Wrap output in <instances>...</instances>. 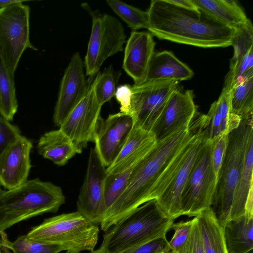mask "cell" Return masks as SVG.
<instances>
[{
	"label": "cell",
	"instance_id": "22",
	"mask_svg": "<svg viewBox=\"0 0 253 253\" xmlns=\"http://www.w3.org/2000/svg\"><path fill=\"white\" fill-rule=\"evenodd\" d=\"M191 1L199 10L235 30L243 27L249 20L235 0H191Z\"/></svg>",
	"mask_w": 253,
	"mask_h": 253
},
{
	"label": "cell",
	"instance_id": "31",
	"mask_svg": "<svg viewBox=\"0 0 253 253\" xmlns=\"http://www.w3.org/2000/svg\"><path fill=\"white\" fill-rule=\"evenodd\" d=\"M134 167L118 173L107 174L104 185V213L125 189Z\"/></svg>",
	"mask_w": 253,
	"mask_h": 253
},
{
	"label": "cell",
	"instance_id": "37",
	"mask_svg": "<svg viewBox=\"0 0 253 253\" xmlns=\"http://www.w3.org/2000/svg\"><path fill=\"white\" fill-rule=\"evenodd\" d=\"M228 138V134H222L212 141L211 161L217 179L225 157Z\"/></svg>",
	"mask_w": 253,
	"mask_h": 253
},
{
	"label": "cell",
	"instance_id": "35",
	"mask_svg": "<svg viewBox=\"0 0 253 253\" xmlns=\"http://www.w3.org/2000/svg\"><path fill=\"white\" fill-rule=\"evenodd\" d=\"M19 127L0 115V155L20 136Z\"/></svg>",
	"mask_w": 253,
	"mask_h": 253
},
{
	"label": "cell",
	"instance_id": "5",
	"mask_svg": "<svg viewBox=\"0 0 253 253\" xmlns=\"http://www.w3.org/2000/svg\"><path fill=\"white\" fill-rule=\"evenodd\" d=\"M253 133V121L250 118L241 119L238 127L228 134L226 153L211 205L222 227L231 220L234 193L243 169L249 138Z\"/></svg>",
	"mask_w": 253,
	"mask_h": 253
},
{
	"label": "cell",
	"instance_id": "41",
	"mask_svg": "<svg viewBox=\"0 0 253 253\" xmlns=\"http://www.w3.org/2000/svg\"><path fill=\"white\" fill-rule=\"evenodd\" d=\"M65 253H71L66 252ZM90 253H107L102 247L100 246V247L99 249H98L95 251L94 250L93 251L91 252Z\"/></svg>",
	"mask_w": 253,
	"mask_h": 253
},
{
	"label": "cell",
	"instance_id": "9",
	"mask_svg": "<svg viewBox=\"0 0 253 253\" xmlns=\"http://www.w3.org/2000/svg\"><path fill=\"white\" fill-rule=\"evenodd\" d=\"M126 40L124 28L115 17L108 14H93L84 61L86 75L90 77L96 75L107 58L123 51Z\"/></svg>",
	"mask_w": 253,
	"mask_h": 253
},
{
	"label": "cell",
	"instance_id": "21",
	"mask_svg": "<svg viewBox=\"0 0 253 253\" xmlns=\"http://www.w3.org/2000/svg\"><path fill=\"white\" fill-rule=\"evenodd\" d=\"M38 153L54 164L63 166L76 154L81 152L60 128L45 132L37 143Z\"/></svg>",
	"mask_w": 253,
	"mask_h": 253
},
{
	"label": "cell",
	"instance_id": "39",
	"mask_svg": "<svg viewBox=\"0 0 253 253\" xmlns=\"http://www.w3.org/2000/svg\"><path fill=\"white\" fill-rule=\"evenodd\" d=\"M167 1L175 6L186 10L195 11H199L191 1V0H167Z\"/></svg>",
	"mask_w": 253,
	"mask_h": 253
},
{
	"label": "cell",
	"instance_id": "2",
	"mask_svg": "<svg viewBox=\"0 0 253 253\" xmlns=\"http://www.w3.org/2000/svg\"><path fill=\"white\" fill-rule=\"evenodd\" d=\"M147 29L162 40L203 48L232 45L236 30L201 11L186 10L167 0H152Z\"/></svg>",
	"mask_w": 253,
	"mask_h": 253
},
{
	"label": "cell",
	"instance_id": "32",
	"mask_svg": "<svg viewBox=\"0 0 253 253\" xmlns=\"http://www.w3.org/2000/svg\"><path fill=\"white\" fill-rule=\"evenodd\" d=\"M93 81L96 97L102 106L114 96L117 88L115 73L112 66L102 72H99Z\"/></svg>",
	"mask_w": 253,
	"mask_h": 253
},
{
	"label": "cell",
	"instance_id": "7",
	"mask_svg": "<svg viewBox=\"0 0 253 253\" xmlns=\"http://www.w3.org/2000/svg\"><path fill=\"white\" fill-rule=\"evenodd\" d=\"M212 141L205 139L180 198L182 215L196 217L211 207L217 183L211 161Z\"/></svg>",
	"mask_w": 253,
	"mask_h": 253
},
{
	"label": "cell",
	"instance_id": "8",
	"mask_svg": "<svg viewBox=\"0 0 253 253\" xmlns=\"http://www.w3.org/2000/svg\"><path fill=\"white\" fill-rule=\"evenodd\" d=\"M23 2L0 8V55L14 74L24 51L37 50L30 41V8Z\"/></svg>",
	"mask_w": 253,
	"mask_h": 253
},
{
	"label": "cell",
	"instance_id": "36",
	"mask_svg": "<svg viewBox=\"0 0 253 253\" xmlns=\"http://www.w3.org/2000/svg\"><path fill=\"white\" fill-rule=\"evenodd\" d=\"M170 251L166 237L158 238L118 253H169Z\"/></svg>",
	"mask_w": 253,
	"mask_h": 253
},
{
	"label": "cell",
	"instance_id": "30",
	"mask_svg": "<svg viewBox=\"0 0 253 253\" xmlns=\"http://www.w3.org/2000/svg\"><path fill=\"white\" fill-rule=\"evenodd\" d=\"M253 76V48L246 53L230 70L225 78L223 90L230 92L235 86Z\"/></svg>",
	"mask_w": 253,
	"mask_h": 253
},
{
	"label": "cell",
	"instance_id": "28",
	"mask_svg": "<svg viewBox=\"0 0 253 253\" xmlns=\"http://www.w3.org/2000/svg\"><path fill=\"white\" fill-rule=\"evenodd\" d=\"M3 232L0 234V246L11 250L13 253H59L63 250L61 247L48 244L29 238L27 235L18 237L13 242L9 241Z\"/></svg>",
	"mask_w": 253,
	"mask_h": 253
},
{
	"label": "cell",
	"instance_id": "24",
	"mask_svg": "<svg viewBox=\"0 0 253 253\" xmlns=\"http://www.w3.org/2000/svg\"><path fill=\"white\" fill-rule=\"evenodd\" d=\"M253 133L249 138L243 169L235 189L231 211V220L243 215L245 212L247 200L253 192Z\"/></svg>",
	"mask_w": 253,
	"mask_h": 253
},
{
	"label": "cell",
	"instance_id": "38",
	"mask_svg": "<svg viewBox=\"0 0 253 253\" xmlns=\"http://www.w3.org/2000/svg\"><path fill=\"white\" fill-rule=\"evenodd\" d=\"M175 253H205L196 217L186 242L180 249Z\"/></svg>",
	"mask_w": 253,
	"mask_h": 253
},
{
	"label": "cell",
	"instance_id": "6",
	"mask_svg": "<svg viewBox=\"0 0 253 253\" xmlns=\"http://www.w3.org/2000/svg\"><path fill=\"white\" fill-rule=\"evenodd\" d=\"M99 232L97 225L77 211L46 218L27 236L35 241L59 246L66 252L80 253L94 251Z\"/></svg>",
	"mask_w": 253,
	"mask_h": 253
},
{
	"label": "cell",
	"instance_id": "34",
	"mask_svg": "<svg viewBox=\"0 0 253 253\" xmlns=\"http://www.w3.org/2000/svg\"><path fill=\"white\" fill-rule=\"evenodd\" d=\"M195 220V217L190 220L172 224L171 229H173L174 233L171 239L168 241L170 252L175 253L184 245L190 235Z\"/></svg>",
	"mask_w": 253,
	"mask_h": 253
},
{
	"label": "cell",
	"instance_id": "17",
	"mask_svg": "<svg viewBox=\"0 0 253 253\" xmlns=\"http://www.w3.org/2000/svg\"><path fill=\"white\" fill-rule=\"evenodd\" d=\"M193 90L183 91L179 87L171 94L151 131L157 141L192 121L196 114Z\"/></svg>",
	"mask_w": 253,
	"mask_h": 253
},
{
	"label": "cell",
	"instance_id": "3",
	"mask_svg": "<svg viewBox=\"0 0 253 253\" xmlns=\"http://www.w3.org/2000/svg\"><path fill=\"white\" fill-rule=\"evenodd\" d=\"M65 202L61 188L38 178L15 188L0 191V235L22 221L55 213Z\"/></svg>",
	"mask_w": 253,
	"mask_h": 253
},
{
	"label": "cell",
	"instance_id": "23",
	"mask_svg": "<svg viewBox=\"0 0 253 253\" xmlns=\"http://www.w3.org/2000/svg\"><path fill=\"white\" fill-rule=\"evenodd\" d=\"M228 253H249L253 248V216L246 214L228 221L223 227Z\"/></svg>",
	"mask_w": 253,
	"mask_h": 253
},
{
	"label": "cell",
	"instance_id": "11",
	"mask_svg": "<svg viewBox=\"0 0 253 253\" xmlns=\"http://www.w3.org/2000/svg\"><path fill=\"white\" fill-rule=\"evenodd\" d=\"M101 108L96 97L92 81L84 96L59 127L81 153L88 143L94 142Z\"/></svg>",
	"mask_w": 253,
	"mask_h": 253
},
{
	"label": "cell",
	"instance_id": "42",
	"mask_svg": "<svg viewBox=\"0 0 253 253\" xmlns=\"http://www.w3.org/2000/svg\"><path fill=\"white\" fill-rule=\"evenodd\" d=\"M1 190V188H0V191Z\"/></svg>",
	"mask_w": 253,
	"mask_h": 253
},
{
	"label": "cell",
	"instance_id": "43",
	"mask_svg": "<svg viewBox=\"0 0 253 253\" xmlns=\"http://www.w3.org/2000/svg\"><path fill=\"white\" fill-rule=\"evenodd\" d=\"M169 253H171V252H169Z\"/></svg>",
	"mask_w": 253,
	"mask_h": 253
},
{
	"label": "cell",
	"instance_id": "14",
	"mask_svg": "<svg viewBox=\"0 0 253 253\" xmlns=\"http://www.w3.org/2000/svg\"><path fill=\"white\" fill-rule=\"evenodd\" d=\"M206 138L205 126L203 118L201 126L190 144L172 179L156 199L161 210L170 218L175 220L182 215L180 209L181 194Z\"/></svg>",
	"mask_w": 253,
	"mask_h": 253
},
{
	"label": "cell",
	"instance_id": "19",
	"mask_svg": "<svg viewBox=\"0 0 253 253\" xmlns=\"http://www.w3.org/2000/svg\"><path fill=\"white\" fill-rule=\"evenodd\" d=\"M157 142L154 134L133 126L119 154L106 169L107 174L123 172L137 164Z\"/></svg>",
	"mask_w": 253,
	"mask_h": 253
},
{
	"label": "cell",
	"instance_id": "10",
	"mask_svg": "<svg viewBox=\"0 0 253 253\" xmlns=\"http://www.w3.org/2000/svg\"><path fill=\"white\" fill-rule=\"evenodd\" d=\"M179 82L160 81L130 85V98L127 114L133 126L151 132Z\"/></svg>",
	"mask_w": 253,
	"mask_h": 253
},
{
	"label": "cell",
	"instance_id": "15",
	"mask_svg": "<svg viewBox=\"0 0 253 253\" xmlns=\"http://www.w3.org/2000/svg\"><path fill=\"white\" fill-rule=\"evenodd\" d=\"M132 127V119L126 113L119 112L110 114L105 120L100 117L94 148L106 168L113 162L119 154Z\"/></svg>",
	"mask_w": 253,
	"mask_h": 253
},
{
	"label": "cell",
	"instance_id": "25",
	"mask_svg": "<svg viewBox=\"0 0 253 253\" xmlns=\"http://www.w3.org/2000/svg\"><path fill=\"white\" fill-rule=\"evenodd\" d=\"M196 217L205 253H228L223 227L219 224L211 207Z\"/></svg>",
	"mask_w": 253,
	"mask_h": 253
},
{
	"label": "cell",
	"instance_id": "29",
	"mask_svg": "<svg viewBox=\"0 0 253 253\" xmlns=\"http://www.w3.org/2000/svg\"><path fill=\"white\" fill-rule=\"evenodd\" d=\"M106 2L132 31L142 28L147 29L148 24L147 11H143L119 0H107Z\"/></svg>",
	"mask_w": 253,
	"mask_h": 253
},
{
	"label": "cell",
	"instance_id": "33",
	"mask_svg": "<svg viewBox=\"0 0 253 253\" xmlns=\"http://www.w3.org/2000/svg\"><path fill=\"white\" fill-rule=\"evenodd\" d=\"M232 45L234 53L230 61V68L237 62L252 48H253V27L249 19L247 23L241 28L236 30Z\"/></svg>",
	"mask_w": 253,
	"mask_h": 253
},
{
	"label": "cell",
	"instance_id": "26",
	"mask_svg": "<svg viewBox=\"0 0 253 253\" xmlns=\"http://www.w3.org/2000/svg\"><path fill=\"white\" fill-rule=\"evenodd\" d=\"M14 76L0 55V115L9 122L18 106Z\"/></svg>",
	"mask_w": 253,
	"mask_h": 253
},
{
	"label": "cell",
	"instance_id": "18",
	"mask_svg": "<svg viewBox=\"0 0 253 253\" xmlns=\"http://www.w3.org/2000/svg\"><path fill=\"white\" fill-rule=\"evenodd\" d=\"M153 36L149 32L132 31L126 42L122 67L135 84L143 82L155 52Z\"/></svg>",
	"mask_w": 253,
	"mask_h": 253
},
{
	"label": "cell",
	"instance_id": "44",
	"mask_svg": "<svg viewBox=\"0 0 253 253\" xmlns=\"http://www.w3.org/2000/svg\"></svg>",
	"mask_w": 253,
	"mask_h": 253
},
{
	"label": "cell",
	"instance_id": "1",
	"mask_svg": "<svg viewBox=\"0 0 253 253\" xmlns=\"http://www.w3.org/2000/svg\"><path fill=\"white\" fill-rule=\"evenodd\" d=\"M153 148L134 167L124 191L104 213L101 230L107 231L137 208L157 199L172 179L201 126L196 116Z\"/></svg>",
	"mask_w": 253,
	"mask_h": 253
},
{
	"label": "cell",
	"instance_id": "16",
	"mask_svg": "<svg viewBox=\"0 0 253 253\" xmlns=\"http://www.w3.org/2000/svg\"><path fill=\"white\" fill-rule=\"evenodd\" d=\"M33 147L32 141L21 135L0 155V185L6 190L18 187L28 180Z\"/></svg>",
	"mask_w": 253,
	"mask_h": 253
},
{
	"label": "cell",
	"instance_id": "13",
	"mask_svg": "<svg viewBox=\"0 0 253 253\" xmlns=\"http://www.w3.org/2000/svg\"><path fill=\"white\" fill-rule=\"evenodd\" d=\"M84 62L79 52L71 57L61 81L53 122L60 127L68 115L81 100L89 84L85 78Z\"/></svg>",
	"mask_w": 253,
	"mask_h": 253
},
{
	"label": "cell",
	"instance_id": "12",
	"mask_svg": "<svg viewBox=\"0 0 253 253\" xmlns=\"http://www.w3.org/2000/svg\"><path fill=\"white\" fill-rule=\"evenodd\" d=\"M106 168L94 148L90 150L84 179L77 201V211L94 224H100L105 211L104 185Z\"/></svg>",
	"mask_w": 253,
	"mask_h": 253
},
{
	"label": "cell",
	"instance_id": "27",
	"mask_svg": "<svg viewBox=\"0 0 253 253\" xmlns=\"http://www.w3.org/2000/svg\"><path fill=\"white\" fill-rule=\"evenodd\" d=\"M230 94V113L241 119L253 118V76L233 87Z\"/></svg>",
	"mask_w": 253,
	"mask_h": 253
},
{
	"label": "cell",
	"instance_id": "4",
	"mask_svg": "<svg viewBox=\"0 0 253 253\" xmlns=\"http://www.w3.org/2000/svg\"><path fill=\"white\" fill-rule=\"evenodd\" d=\"M174 219L161 210L156 199L140 206L105 232L101 244L107 253H118L166 237Z\"/></svg>",
	"mask_w": 253,
	"mask_h": 253
},
{
	"label": "cell",
	"instance_id": "20",
	"mask_svg": "<svg viewBox=\"0 0 253 253\" xmlns=\"http://www.w3.org/2000/svg\"><path fill=\"white\" fill-rule=\"evenodd\" d=\"M193 75V71L172 52L164 50L154 52L142 83L160 81L180 82L190 79Z\"/></svg>",
	"mask_w": 253,
	"mask_h": 253
},
{
	"label": "cell",
	"instance_id": "40",
	"mask_svg": "<svg viewBox=\"0 0 253 253\" xmlns=\"http://www.w3.org/2000/svg\"><path fill=\"white\" fill-rule=\"evenodd\" d=\"M24 0H0V8H2L14 3L24 2Z\"/></svg>",
	"mask_w": 253,
	"mask_h": 253
}]
</instances>
